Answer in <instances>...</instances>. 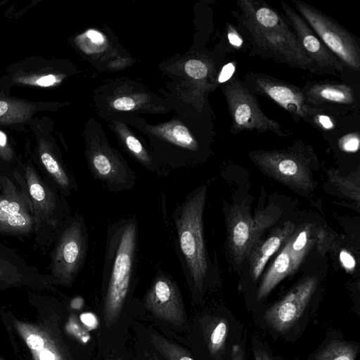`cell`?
Returning a JSON list of instances; mask_svg holds the SVG:
<instances>
[{
	"instance_id": "6da1fadb",
	"label": "cell",
	"mask_w": 360,
	"mask_h": 360,
	"mask_svg": "<svg viewBox=\"0 0 360 360\" xmlns=\"http://www.w3.org/2000/svg\"><path fill=\"white\" fill-rule=\"evenodd\" d=\"M235 18L253 56L315 73L288 20L262 0H239Z\"/></svg>"
},
{
	"instance_id": "7a4b0ae2",
	"label": "cell",
	"mask_w": 360,
	"mask_h": 360,
	"mask_svg": "<svg viewBox=\"0 0 360 360\" xmlns=\"http://www.w3.org/2000/svg\"><path fill=\"white\" fill-rule=\"evenodd\" d=\"M138 232L134 217L117 220L107 229L103 262L106 286L103 309L107 327L120 316L132 282Z\"/></svg>"
},
{
	"instance_id": "3957f363",
	"label": "cell",
	"mask_w": 360,
	"mask_h": 360,
	"mask_svg": "<svg viewBox=\"0 0 360 360\" xmlns=\"http://www.w3.org/2000/svg\"><path fill=\"white\" fill-rule=\"evenodd\" d=\"M207 191L205 185L192 191L173 214L183 269L197 290L203 287L208 271L203 228Z\"/></svg>"
},
{
	"instance_id": "277c9868",
	"label": "cell",
	"mask_w": 360,
	"mask_h": 360,
	"mask_svg": "<svg viewBox=\"0 0 360 360\" xmlns=\"http://www.w3.org/2000/svg\"><path fill=\"white\" fill-rule=\"evenodd\" d=\"M21 172L33 210L34 242L41 254L45 255L50 252L72 217L69 206L65 196L32 161L23 162Z\"/></svg>"
},
{
	"instance_id": "5b68a950",
	"label": "cell",
	"mask_w": 360,
	"mask_h": 360,
	"mask_svg": "<svg viewBox=\"0 0 360 360\" xmlns=\"http://www.w3.org/2000/svg\"><path fill=\"white\" fill-rule=\"evenodd\" d=\"M88 232L79 213L72 216L50 250L48 269L53 283L70 285L82 270L86 257Z\"/></svg>"
},
{
	"instance_id": "8992f818",
	"label": "cell",
	"mask_w": 360,
	"mask_h": 360,
	"mask_svg": "<svg viewBox=\"0 0 360 360\" xmlns=\"http://www.w3.org/2000/svg\"><path fill=\"white\" fill-rule=\"evenodd\" d=\"M242 82L252 94L270 99L285 110L295 122L303 120L319 128L318 117L324 109L309 105L302 89L260 72L247 73Z\"/></svg>"
},
{
	"instance_id": "52a82bcc",
	"label": "cell",
	"mask_w": 360,
	"mask_h": 360,
	"mask_svg": "<svg viewBox=\"0 0 360 360\" xmlns=\"http://www.w3.org/2000/svg\"><path fill=\"white\" fill-rule=\"evenodd\" d=\"M34 214L21 171L14 179L4 177L0 185V235L20 240L34 232Z\"/></svg>"
},
{
	"instance_id": "ba28073f",
	"label": "cell",
	"mask_w": 360,
	"mask_h": 360,
	"mask_svg": "<svg viewBox=\"0 0 360 360\" xmlns=\"http://www.w3.org/2000/svg\"><path fill=\"white\" fill-rule=\"evenodd\" d=\"M292 3L298 14L343 66L359 71L360 47L354 37L338 22L311 5L300 0H293Z\"/></svg>"
},
{
	"instance_id": "9c48e42d",
	"label": "cell",
	"mask_w": 360,
	"mask_h": 360,
	"mask_svg": "<svg viewBox=\"0 0 360 360\" xmlns=\"http://www.w3.org/2000/svg\"><path fill=\"white\" fill-rule=\"evenodd\" d=\"M224 92L231 118V132L236 134L244 131H271L281 136H288L277 121L265 115L255 94L240 80L228 81Z\"/></svg>"
},
{
	"instance_id": "30bf717a",
	"label": "cell",
	"mask_w": 360,
	"mask_h": 360,
	"mask_svg": "<svg viewBox=\"0 0 360 360\" xmlns=\"http://www.w3.org/2000/svg\"><path fill=\"white\" fill-rule=\"evenodd\" d=\"M252 161L265 174L286 186L302 191L313 188V180L307 158L292 149L252 150Z\"/></svg>"
},
{
	"instance_id": "8fae6325",
	"label": "cell",
	"mask_w": 360,
	"mask_h": 360,
	"mask_svg": "<svg viewBox=\"0 0 360 360\" xmlns=\"http://www.w3.org/2000/svg\"><path fill=\"white\" fill-rule=\"evenodd\" d=\"M281 6L285 18L310 59L315 74L333 75L342 74L343 65L325 46L307 22L285 2L281 1Z\"/></svg>"
},
{
	"instance_id": "7c38bea8",
	"label": "cell",
	"mask_w": 360,
	"mask_h": 360,
	"mask_svg": "<svg viewBox=\"0 0 360 360\" xmlns=\"http://www.w3.org/2000/svg\"><path fill=\"white\" fill-rule=\"evenodd\" d=\"M318 285L316 276H308L296 285L281 300L264 313L266 322L275 330L285 333L300 319Z\"/></svg>"
},
{
	"instance_id": "4fadbf2b",
	"label": "cell",
	"mask_w": 360,
	"mask_h": 360,
	"mask_svg": "<svg viewBox=\"0 0 360 360\" xmlns=\"http://www.w3.org/2000/svg\"><path fill=\"white\" fill-rule=\"evenodd\" d=\"M146 308L156 317L174 325L185 321L184 304L176 283L166 273L156 274L146 297Z\"/></svg>"
},
{
	"instance_id": "5bb4252c",
	"label": "cell",
	"mask_w": 360,
	"mask_h": 360,
	"mask_svg": "<svg viewBox=\"0 0 360 360\" xmlns=\"http://www.w3.org/2000/svg\"><path fill=\"white\" fill-rule=\"evenodd\" d=\"M226 222L228 246L235 262L240 264L259 240L255 232L250 206L244 202L234 205Z\"/></svg>"
},
{
	"instance_id": "9a60e30c",
	"label": "cell",
	"mask_w": 360,
	"mask_h": 360,
	"mask_svg": "<svg viewBox=\"0 0 360 360\" xmlns=\"http://www.w3.org/2000/svg\"><path fill=\"white\" fill-rule=\"evenodd\" d=\"M51 283L49 275L42 274L16 251L0 242V288L18 285L46 286Z\"/></svg>"
},
{
	"instance_id": "2e32d148",
	"label": "cell",
	"mask_w": 360,
	"mask_h": 360,
	"mask_svg": "<svg viewBox=\"0 0 360 360\" xmlns=\"http://www.w3.org/2000/svg\"><path fill=\"white\" fill-rule=\"evenodd\" d=\"M37 168L54 184L64 196H70L77 190L73 175L58 158L48 142L44 140L39 142L38 146Z\"/></svg>"
},
{
	"instance_id": "e0dca14e",
	"label": "cell",
	"mask_w": 360,
	"mask_h": 360,
	"mask_svg": "<svg viewBox=\"0 0 360 360\" xmlns=\"http://www.w3.org/2000/svg\"><path fill=\"white\" fill-rule=\"evenodd\" d=\"M295 226L292 221L274 229L265 240H259L250 252V273L254 281L259 277L269 259L281 248L283 243L294 233Z\"/></svg>"
},
{
	"instance_id": "ac0fdd59",
	"label": "cell",
	"mask_w": 360,
	"mask_h": 360,
	"mask_svg": "<svg viewBox=\"0 0 360 360\" xmlns=\"http://www.w3.org/2000/svg\"><path fill=\"white\" fill-rule=\"evenodd\" d=\"M302 90L307 103L314 107L327 103L351 105L356 101L354 91L343 83L307 82Z\"/></svg>"
},
{
	"instance_id": "d6986e66",
	"label": "cell",
	"mask_w": 360,
	"mask_h": 360,
	"mask_svg": "<svg viewBox=\"0 0 360 360\" xmlns=\"http://www.w3.org/2000/svg\"><path fill=\"white\" fill-rule=\"evenodd\" d=\"M291 237L285 243V245L264 276L257 291V300H261L266 297L285 277L290 274H292V261L290 255Z\"/></svg>"
},
{
	"instance_id": "ffe728a7",
	"label": "cell",
	"mask_w": 360,
	"mask_h": 360,
	"mask_svg": "<svg viewBox=\"0 0 360 360\" xmlns=\"http://www.w3.org/2000/svg\"><path fill=\"white\" fill-rule=\"evenodd\" d=\"M34 106L30 103L10 99H0V124H17L27 120L34 113Z\"/></svg>"
},
{
	"instance_id": "44dd1931",
	"label": "cell",
	"mask_w": 360,
	"mask_h": 360,
	"mask_svg": "<svg viewBox=\"0 0 360 360\" xmlns=\"http://www.w3.org/2000/svg\"><path fill=\"white\" fill-rule=\"evenodd\" d=\"M311 242V228L309 224H302L297 232L292 234L290 248L292 273H295L300 267Z\"/></svg>"
},
{
	"instance_id": "7402d4cb",
	"label": "cell",
	"mask_w": 360,
	"mask_h": 360,
	"mask_svg": "<svg viewBox=\"0 0 360 360\" xmlns=\"http://www.w3.org/2000/svg\"><path fill=\"white\" fill-rule=\"evenodd\" d=\"M326 174L330 182L335 184L344 195L356 201L357 205H359L360 174L359 169L347 176H342L337 169L330 168L326 170Z\"/></svg>"
},
{
	"instance_id": "603a6c76",
	"label": "cell",
	"mask_w": 360,
	"mask_h": 360,
	"mask_svg": "<svg viewBox=\"0 0 360 360\" xmlns=\"http://www.w3.org/2000/svg\"><path fill=\"white\" fill-rule=\"evenodd\" d=\"M358 350L354 344L334 341L319 353L316 360H356Z\"/></svg>"
},
{
	"instance_id": "cb8c5ba5",
	"label": "cell",
	"mask_w": 360,
	"mask_h": 360,
	"mask_svg": "<svg viewBox=\"0 0 360 360\" xmlns=\"http://www.w3.org/2000/svg\"><path fill=\"white\" fill-rule=\"evenodd\" d=\"M150 342L166 360H194L185 349L162 335L152 334Z\"/></svg>"
},
{
	"instance_id": "d4e9b609",
	"label": "cell",
	"mask_w": 360,
	"mask_h": 360,
	"mask_svg": "<svg viewBox=\"0 0 360 360\" xmlns=\"http://www.w3.org/2000/svg\"><path fill=\"white\" fill-rule=\"evenodd\" d=\"M229 333L226 319H218L212 325L208 334L207 345L210 354L217 358L224 350Z\"/></svg>"
},
{
	"instance_id": "484cf974",
	"label": "cell",
	"mask_w": 360,
	"mask_h": 360,
	"mask_svg": "<svg viewBox=\"0 0 360 360\" xmlns=\"http://www.w3.org/2000/svg\"><path fill=\"white\" fill-rule=\"evenodd\" d=\"M161 134L170 142L181 148L195 150L198 144L188 129L181 124H169L161 129Z\"/></svg>"
},
{
	"instance_id": "4316f807",
	"label": "cell",
	"mask_w": 360,
	"mask_h": 360,
	"mask_svg": "<svg viewBox=\"0 0 360 360\" xmlns=\"http://www.w3.org/2000/svg\"><path fill=\"white\" fill-rule=\"evenodd\" d=\"M186 73L195 79H205L209 74L207 65L199 60H189L184 65Z\"/></svg>"
},
{
	"instance_id": "83f0119b",
	"label": "cell",
	"mask_w": 360,
	"mask_h": 360,
	"mask_svg": "<svg viewBox=\"0 0 360 360\" xmlns=\"http://www.w3.org/2000/svg\"><path fill=\"white\" fill-rule=\"evenodd\" d=\"M20 83L34 85L42 87L51 86L58 82L57 76L54 75H44L39 76L23 77L18 79Z\"/></svg>"
},
{
	"instance_id": "f1b7e54d",
	"label": "cell",
	"mask_w": 360,
	"mask_h": 360,
	"mask_svg": "<svg viewBox=\"0 0 360 360\" xmlns=\"http://www.w3.org/2000/svg\"><path fill=\"white\" fill-rule=\"evenodd\" d=\"M359 136L357 133H351L343 136L338 142L340 148L347 153L356 152L359 148Z\"/></svg>"
},
{
	"instance_id": "f546056e",
	"label": "cell",
	"mask_w": 360,
	"mask_h": 360,
	"mask_svg": "<svg viewBox=\"0 0 360 360\" xmlns=\"http://www.w3.org/2000/svg\"><path fill=\"white\" fill-rule=\"evenodd\" d=\"M136 106L135 101L129 97H120L113 101V107L119 110L128 111Z\"/></svg>"
},
{
	"instance_id": "4dcf8cb0",
	"label": "cell",
	"mask_w": 360,
	"mask_h": 360,
	"mask_svg": "<svg viewBox=\"0 0 360 360\" xmlns=\"http://www.w3.org/2000/svg\"><path fill=\"white\" fill-rule=\"evenodd\" d=\"M340 261L342 266L347 271H352L356 266V262L353 256L345 250L340 252Z\"/></svg>"
},
{
	"instance_id": "1f68e13d",
	"label": "cell",
	"mask_w": 360,
	"mask_h": 360,
	"mask_svg": "<svg viewBox=\"0 0 360 360\" xmlns=\"http://www.w3.org/2000/svg\"><path fill=\"white\" fill-rule=\"evenodd\" d=\"M236 70V67L234 63H229L225 65L221 70L220 74L217 78L219 83H224L229 81L231 77L233 76L234 72Z\"/></svg>"
},
{
	"instance_id": "d6a6232c",
	"label": "cell",
	"mask_w": 360,
	"mask_h": 360,
	"mask_svg": "<svg viewBox=\"0 0 360 360\" xmlns=\"http://www.w3.org/2000/svg\"><path fill=\"white\" fill-rule=\"evenodd\" d=\"M85 37L89 41L96 45H101L105 41V38L101 32L92 29L86 32Z\"/></svg>"
},
{
	"instance_id": "836d02e7",
	"label": "cell",
	"mask_w": 360,
	"mask_h": 360,
	"mask_svg": "<svg viewBox=\"0 0 360 360\" xmlns=\"http://www.w3.org/2000/svg\"><path fill=\"white\" fill-rule=\"evenodd\" d=\"M27 342L28 346L34 350H39L44 346V340L39 335L32 334L27 337Z\"/></svg>"
},
{
	"instance_id": "e575fe53",
	"label": "cell",
	"mask_w": 360,
	"mask_h": 360,
	"mask_svg": "<svg viewBox=\"0 0 360 360\" xmlns=\"http://www.w3.org/2000/svg\"><path fill=\"white\" fill-rule=\"evenodd\" d=\"M319 129L323 130H330L334 127V122L331 118L326 114H321L318 117Z\"/></svg>"
},
{
	"instance_id": "d590c367",
	"label": "cell",
	"mask_w": 360,
	"mask_h": 360,
	"mask_svg": "<svg viewBox=\"0 0 360 360\" xmlns=\"http://www.w3.org/2000/svg\"><path fill=\"white\" fill-rule=\"evenodd\" d=\"M228 39L233 46L240 47L243 44V39L232 27L229 29Z\"/></svg>"
},
{
	"instance_id": "8d00e7d4",
	"label": "cell",
	"mask_w": 360,
	"mask_h": 360,
	"mask_svg": "<svg viewBox=\"0 0 360 360\" xmlns=\"http://www.w3.org/2000/svg\"><path fill=\"white\" fill-rule=\"evenodd\" d=\"M231 360H245V355L243 349L239 345H234L232 347Z\"/></svg>"
},
{
	"instance_id": "74e56055",
	"label": "cell",
	"mask_w": 360,
	"mask_h": 360,
	"mask_svg": "<svg viewBox=\"0 0 360 360\" xmlns=\"http://www.w3.org/2000/svg\"><path fill=\"white\" fill-rule=\"evenodd\" d=\"M81 320L87 326L93 328L97 323L96 319L92 314H84L81 316Z\"/></svg>"
},
{
	"instance_id": "f35d334b",
	"label": "cell",
	"mask_w": 360,
	"mask_h": 360,
	"mask_svg": "<svg viewBox=\"0 0 360 360\" xmlns=\"http://www.w3.org/2000/svg\"><path fill=\"white\" fill-rule=\"evenodd\" d=\"M254 357L255 360H274L266 352L262 349H255Z\"/></svg>"
},
{
	"instance_id": "ab89813d",
	"label": "cell",
	"mask_w": 360,
	"mask_h": 360,
	"mask_svg": "<svg viewBox=\"0 0 360 360\" xmlns=\"http://www.w3.org/2000/svg\"><path fill=\"white\" fill-rule=\"evenodd\" d=\"M40 360H56L55 355L49 350H44L39 355Z\"/></svg>"
},
{
	"instance_id": "60d3db41",
	"label": "cell",
	"mask_w": 360,
	"mask_h": 360,
	"mask_svg": "<svg viewBox=\"0 0 360 360\" xmlns=\"http://www.w3.org/2000/svg\"><path fill=\"white\" fill-rule=\"evenodd\" d=\"M148 360H160V359L156 356H148Z\"/></svg>"
}]
</instances>
